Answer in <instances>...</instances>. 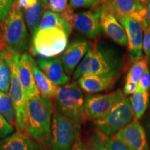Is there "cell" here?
I'll use <instances>...</instances> for the list:
<instances>
[{"instance_id":"1","label":"cell","mask_w":150,"mask_h":150,"mask_svg":"<svg viewBox=\"0 0 150 150\" xmlns=\"http://www.w3.org/2000/svg\"><path fill=\"white\" fill-rule=\"evenodd\" d=\"M122 66L120 52L109 43L99 41L91 44L88 52L76 67L73 79H77L84 75L114 76L120 74Z\"/></svg>"},{"instance_id":"2","label":"cell","mask_w":150,"mask_h":150,"mask_svg":"<svg viewBox=\"0 0 150 150\" xmlns=\"http://www.w3.org/2000/svg\"><path fill=\"white\" fill-rule=\"evenodd\" d=\"M52 116L53 103L50 98L40 95L27 102L28 134L41 145L50 143Z\"/></svg>"},{"instance_id":"3","label":"cell","mask_w":150,"mask_h":150,"mask_svg":"<svg viewBox=\"0 0 150 150\" xmlns=\"http://www.w3.org/2000/svg\"><path fill=\"white\" fill-rule=\"evenodd\" d=\"M2 22L0 47L19 53L29 50L32 37L28 31L23 15L14 2L8 16Z\"/></svg>"},{"instance_id":"4","label":"cell","mask_w":150,"mask_h":150,"mask_svg":"<svg viewBox=\"0 0 150 150\" xmlns=\"http://www.w3.org/2000/svg\"><path fill=\"white\" fill-rule=\"evenodd\" d=\"M6 51L11 72L10 96L16 112V128L20 134H28L27 129V99L23 87L19 79L18 65L20 60V53L4 48Z\"/></svg>"},{"instance_id":"5","label":"cell","mask_w":150,"mask_h":150,"mask_svg":"<svg viewBox=\"0 0 150 150\" xmlns=\"http://www.w3.org/2000/svg\"><path fill=\"white\" fill-rule=\"evenodd\" d=\"M56 110L79 124L85 122V99L78 83H72L58 88L55 96Z\"/></svg>"},{"instance_id":"6","label":"cell","mask_w":150,"mask_h":150,"mask_svg":"<svg viewBox=\"0 0 150 150\" xmlns=\"http://www.w3.org/2000/svg\"><path fill=\"white\" fill-rule=\"evenodd\" d=\"M68 35L62 29L50 28L38 30L32 38L31 51L40 58H54L65 51Z\"/></svg>"},{"instance_id":"7","label":"cell","mask_w":150,"mask_h":150,"mask_svg":"<svg viewBox=\"0 0 150 150\" xmlns=\"http://www.w3.org/2000/svg\"><path fill=\"white\" fill-rule=\"evenodd\" d=\"M81 125L56 110L52 120L50 147L52 150H71L80 137Z\"/></svg>"},{"instance_id":"8","label":"cell","mask_w":150,"mask_h":150,"mask_svg":"<svg viewBox=\"0 0 150 150\" xmlns=\"http://www.w3.org/2000/svg\"><path fill=\"white\" fill-rule=\"evenodd\" d=\"M135 118L130 101L126 97L110 110L107 115L94 121L97 128L107 137H112Z\"/></svg>"},{"instance_id":"9","label":"cell","mask_w":150,"mask_h":150,"mask_svg":"<svg viewBox=\"0 0 150 150\" xmlns=\"http://www.w3.org/2000/svg\"><path fill=\"white\" fill-rule=\"evenodd\" d=\"M125 97L120 90L107 94L88 95L84 102L86 117L94 121L102 118Z\"/></svg>"},{"instance_id":"10","label":"cell","mask_w":150,"mask_h":150,"mask_svg":"<svg viewBox=\"0 0 150 150\" xmlns=\"http://www.w3.org/2000/svg\"><path fill=\"white\" fill-rule=\"evenodd\" d=\"M100 6L108 9L117 18H131L139 22L143 29L148 27L146 7L135 0H111L108 4Z\"/></svg>"},{"instance_id":"11","label":"cell","mask_w":150,"mask_h":150,"mask_svg":"<svg viewBox=\"0 0 150 150\" xmlns=\"http://www.w3.org/2000/svg\"><path fill=\"white\" fill-rule=\"evenodd\" d=\"M117 19L126 31L129 57L131 61L134 63L142 58L143 27L135 19L131 18H118Z\"/></svg>"},{"instance_id":"12","label":"cell","mask_w":150,"mask_h":150,"mask_svg":"<svg viewBox=\"0 0 150 150\" xmlns=\"http://www.w3.org/2000/svg\"><path fill=\"white\" fill-rule=\"evenodd\" d=\"M100 13L99 6L94 10L75 13L73 18V27L89 38H96L102 31L100 25Z\"/></svg>"},{"instance_id":"13","label":"cell","mask_w":150,"mask_h":150,"mask_svg":"<svg viewBox=\"0 0 150 150\" xmlns=\"http://www.w3.org/2000/svg\"><path fill=\"white\" fill-rule=\"evenodd\" d=\"M115 136L132 150H149L145 129L136 118L120 129Z\"/></svg>"},{"instance_id":"14","label":"cell","mask_w":150,"mask_h":150,"mask_svg":"<svg viewBox=\"0 0 150 150\" xmlns=\"http://www.w3.org/2000/svg\"><path fill=\"white\" fill-rule=\"evenodd\" d=\"M35 60L29 54L21 55L18 65V75L27 101L40 96V92L35 83L33 65Z\"/></svg>"},{"instance_id":"15","label":"cell","mask_w":150,"mask_h":150,"mask_svg":"<svg viewBox=\"0 0 150 150\" xmlns=\"http://www.w3.org/2000/svg\"><path fill=\"white\" fill-rule=\"evenodd\" d=\"M91 46V43L85 38L76 39L67 47L61 55V60L67 75L72 74L79 63L83 59Z\"/></svg>"},{"instance_id":"16","label":"cell","mask_w":150,"mask_h":150,"mask_svg":"<svg viewBox=\"0 0 150 150\" xmlns=\"http://www.w3.org/2000/svg\"><path fill=\"white\" fill-rule=\"evenodd\" d=\"M100 8V25L102 31L112 40L122 46H128L126 31L113 13L102 6Z\"/></svg>"},{"instance_id":"17","label":"cell","mask_w":150,"mask_h":150,"mask_svg":"<svg viewBox=\"0 0 150 150\" xmlns=\"http://www.w3.org/2000/svg\"><path fill=\"white\" fill-rule=\"evenodd\" d=\"M35 63L39 69L56 86L68 83L70 78L65 72L61 58H36Z\"/></svg>"},{"instance_id":"18","label":"cell","mask_w":150,"mask_h":150,"mask_svg":"<svg viewBox=\"0 0 150 150\" xmlns=\"http://www.w3.org/2000/svg\"><path fill=\"white\" fill-rule=\"evenodd\" d=\"M120 77V74L114 76L84 75L79 79L78 84L83 91L88 93H97L112 89Z\"/></svg>"},{"instance_id":"19","label":"cell","mask_w":150,"mask_h":150,"mask_svg":"<svg viewBox=\"0 0 150 150\" xmlns=\"http://www.w3.org/2000/svg\"><path fill=\"white\" fill-rule=\"evenodd\" d=\"M0 150H43V147L35 140L17 132L0 140Z\"/></svg>"},{"instance_id":"20","label":"cell","mask_w":150,"mask_h":150,"mask_svg":"<svg viewBox=\"0 0 150 150\" xmlns=\"http://www.w3.org/2000/svg\"><path fill=\"white\" fill-rule=\"evenodd\" d=\"M72 26L66 20H65L61 14L56 13L50 9H47L44 11L38 30L58 28L64 31L69 35L72 33Z\"/></svg>"},{"instance_id":"21","label":"cell","mask_w":150,"mask_h":150,"mask_svg":"<svg viewBox=\"0 0 150 150\" xmlns=\"http://www.w3.org/2000/svg\"><path fill=\"white\" fill-rule=\"evenodd\" d=\"M33 74L35 83L41 95L48 98L55 97L59 87L39 69L35 63L33 65Z\"/></svg>"},{"instance_id":"22","label":"cell","mask_w":150,"mask_h":150,"mask_svg":"<svg viewBox=\"0 0 150 150\" xmlns=\"http://www.w3.org/2000/svg\"><path fill=\"white\" fill-rule=\"evenodd\" d=\"M130 103L136 119L140 120L147 110L149 102V94L147 91L139 88L130 97Z\"/></svg>"},{"instance_id":"23","label":"cell","mask_w":150,"mask_h":150,"mask_svg":"<svg viewBox=\"0 0 150 150\" xmlns=\"http://www.w3.org/2000/svg\"><path fill=\"white\" fill-rule=\"evenodd\" d=\"M2 50V56L0 59V91L3 93H9L11 87V72L6 51Z\"/></svg>"},{"instance_id":"24","label":"cell","mask_w":150,"mask_h":150,"mask_svg":"<svg viewBox=\"0 0 150 150\" xmlns=\"http://www.w3.org/2000/svg\"><path fill=\"white\" fill-rule=\"evenodd\" d=\"M0 114L12 126H16V112L12 100L8 94L1 91H0Z\"/></svg>"},{"instance_id":"25","label":"cell","mask_w":150,"mask_h":150,"mask_svg":"<svg viewBox=\"0 0 150 150\" xmlns=\"http://www.w3.org/2000/svg\"><path fill=\"white\" fill-rule=\"evenodd\" d=\"M148 62L149 59L147 57L142 58L141 59L134 62L127 73L126 81L138 84L142 74L146 69L148 68Z\"/></svg>"},{"instance_id":"26","label":"cell","mask_w":150,"mask_h":150,"mask_svg":"<svg viewBox=\"0 0 150 150\" xmlns=\"http://www.w3.org/2000/svg\"><path fill=\"white\" fill-rule=\"evenodd\" d=\"M105 145L107 150H132L126 143H125L115 136L106 137Z\"/></svg>"},{"instance_id":"27","label":"cell","mask_w":150,"mask_h":150,"mask_svg":"<svg viewBox=\"0 0 150 150\" xmlns=\"http://www.w3.org/2000/svg\"><path fill=\"white\" fill-rule=\"evenodd\" d=\"M106 136L100 131H97L92 134L91 138V147L95 150H107L105 145Z\"/></svg>"},{"instance_id":"28","label":"cell","mask_w":150,"mask_h":150,"mask_svg":"<svg viewBox=\"0 0 150 150\" xmlns=\"http://www.w3.org/2000/svg\"><path fill=\"white\" fill-rule=\"evenodd\" d=\"M69 6L72 10L77 8H95L98 6V1L97 0H69Z\"/></svg>"},{"instance_id":"29","label":"cell","mask_w":150,"mask_h":150,"mask_svg":"<svg viewBox=\"0 0 150 150\" xmlns=\"http://www.w3.org/2000/svg\"><path fill=\"white\" fill-rule=\"evenodd\" d=\"M68 0H49L48 7L56 13H62L69 8Z\"/></svg>"},{"instance_id":"30","label":"cell","mask_w":150,"mask_h":150,"mask_svg":"<svg viewBox=\"0 0 150 150\" xmlns=\"http://www.w3.org/2000/svg\"><path fill=\"white\" fill-rule=\"evenodd\" d=\"M13 126L11 125L2 115L0 114V139H3L6 137L13 134Z\"/></svg>"},{"instance_id":"31","label":"cell","mask_w":150,"mask_h":150,"mask_svg":"<svg viewBox=\"0 0 150 150\" xmlns=\"http://www.w3.org/2000/svg\"><path fill=\"white\" fill-rule=\"evenodd\" d=\"M15 0H0V21L4 22L10 12Z\"/></svg>"},{"instance_id":"32","label":"cell","mask_w":150,"mask_h":150,"mask_svg":"<svg viewBox=\"0 0 150 150\" xmlns=\"http://www.w3.org/2000/svg\"><path fill=\"white\" fill-rule=\"evenodd\" d=\"M138 88L143 91H147L150 89V72L149 67L145 70L143 74H142L141 78L138 82Z\"/></svg>"},{"instance_id":"33","label":"cell","mask_w":150,"mask_h":150,"mask_svg":"<svg viewBox=\"0 0 150 150\" xmlns=\"http://www.w3.org/2000/svg\"><path fill=\"white\" fill-rule=\"evenodd\" d=\"M142 50L145 52L146 57L149 59L150 56V26H148L144 29Z\"/></svg>"},{"instance_id":"34","label":"cell","mask_w":150,"mask_h":150,"mask_svg":"<svg viewBox=\"0 0 150 150\" xmlns=\"http://www.w3.org/2000/svg\"><path fill=\"white\" fill-rule=\"evenodd\" d=\"M138 84L132 83V82L125 81L123 93L125 94V95H132V94H134L136 91V90L138 89Z\"/></svg>"},{"instance_id":"35","label":"cell","mask_w":150,"mask_h":150,"mask_svg":"<svg viewBox=\"0 0 150 150\" xmlns=\"http://www.w3.org/2000/svg\"><path fill=\"white\" fill-rule=\"evenodd\" d=\"M71 150H88L86 149V146L84 145L83 142L81 141V140L80 139V137L76 139L75 141L74 145Z\"/></svg>"},{"instance_id":"36","label":"cell","mask_w":150,"mask_h":150,"mask_svg":"<svg viewBox=\"0 0 150 150\" xmlns=\"http://www.w3.org/2000/svg\"><path fill=\"white\" fill-rule=\"evenodd\" d=\"M145 127L146 133H147V138L148 139H149V142L150 143V112L148 113V115L145 118Z\"/></svg>"},{"instance_id":"37","label":"cell","mask_w":150,"mask_h":150,"mask_svg":"<svg viewBox=\"0 0 150 150\" xmlns=\"http://www.w3.org/2000/svg\"><path fill=\"white\" fill-rule=\"evenodd\" d=\"M146 9H147L146 19H147L148 26H150V2L147 5V6H146Z\"/></svg>"},{"instance_id":"38","label":"cell","mask_w":150,"mask_h":150,"mask_svg":"<svg viewBox=\"0 0 150 150\" xmlns=\"http://www.w3.org/2000/svg\"><path fill=\"white\" fill-rule=\"evenodd\" d=\"M98 1V6H106L110 2L111 0H97Z\"/></svg>"},{"instance_id":"39","label":"cell","mask_w":150,"mask_h":150,"mask_svg":"<svg viewBox=\"0 0 150 150\" xmlns=\"http://www.w3.org/2000/svg\"><path fill=\"white\" fill-rule=\"evenodd\" d=\"M135 1L142 4L144 6H147V5L150 2V0H135Z\"/></svg>"},{"instance_id":"40","label":"cell","mask_w":150,"mask_h":150,"mask_svg":"<svg viewBox=\"0 0 150 150\" xmlns=\"http://www.w3.org/2000/svg\"><path fill=\"white\" fill-rule=\"evenodd\" d=\"M40 1H41V2L42 3V4L45 6V8H47L49 0H40Z\"/></svg>"},{"instance_id":"41","label":"cell","mask_w":150,"mask_h":150,"mask_svg":"<svg viewBox=\"0 0 150 150\" xmlns=\"http://www.w3.org/2000/svg\"><path fill=\"white\" fill-rule=\"evenodd\" d=\"M1 56H2V50H1V49L0 48V59H1Z\"/></svg>"},{"instance_id":"42","label":"cell","mask_w":150,"mask_h":150,"mask_svg":"<svg viewBox=\"0 0 150 150\" xmlns=\"http://www.w3.org/2000/svg\"><path fill=\"white\" fill-rule=\"evenodd\" d=\"M88 150H95V149H94L93 147H88Z\"/></svg>"},{"instance_id":"43","label":"cell","mask_w":150,"mask_h":150,"mask_svg":"<svg viewBox=\"0 0 150 150\" xmlns=\"http://www.w3.org/2000/svg\"><path fill=\"white\" fill-rule=\"evenodd\" d=\"M149 67H150V56L149 58Z\"/></svg>"},{"instance_id":"44","label":"cell","mask_w":150,"mask_h":150,"mask_svg":"<svg viewBox=\"0 0 150 150\" xmlns=\"http://www.w3.org/2000/svg\"><path fill=\"white\" fill-rule=\"evenodd\" d=\"M1 30H0V38H1Z\"/></svg>"}]
</instances>
